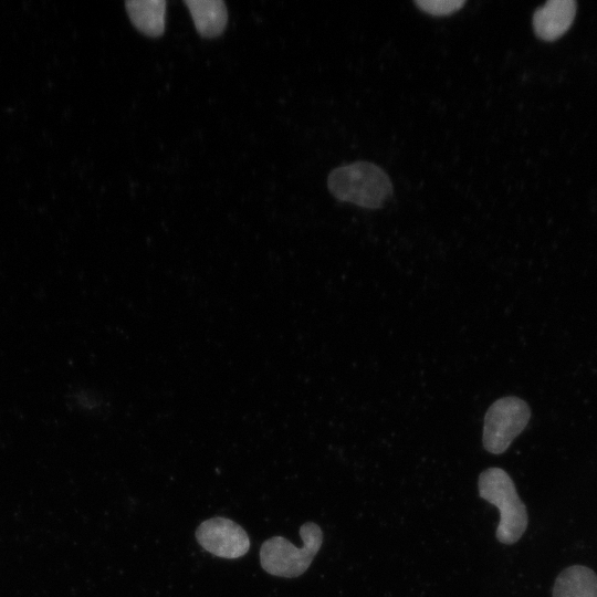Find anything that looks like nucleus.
Returning <instances> with one entry per match:
<instances>
[{
    "label": "nucleus",
    "mask_w": 597,
    "mask_h": 597,
    "mask_svg": "<svg viewBox=\"0 0 597 597\" xmlns=\"http://www.w3.org/2000/svg\"><path fill=\"white\" fill-rule=\"evenodd\" d=\"M553 597H597V575L587 566L573 565L556 578Z\"/></svg>",
    "instance_id": "8"
},
{
    "label": "nucleus",
    "mask_w": 597,
    "mask_h": 597,
    "mask_svg": "<svg viewBox=\"0 0 597 597\" xmlns=\"http://www.w3.org/2000/svg\"><path fill=\"white\" fill-rule=\"evenodd\" d=\"M465 3L464 0H417L415 4L422 11L432 15L451 14Z\"/></svg>",
    "instance_id": "10"
},
{
    "label": "nucleus",
    "mask_w": 597,
    "mask_h": 597,
    "mask_svg": "<svg viewBox=\"0 0 597 597\" xmlns=\"http://www.w3.org/2000/svg\"><path fill=\"white\" fill-rule=\"evenodd\" d=\"M196 538L202 548L222 558H239L250 548L243 527L221 516L203 521L196 530Z\"/></svg>",
    "instance_id": "5"
},
{
    "label": "nucleus",
    "mask_w": 597,
    "mask_h": 597,
    "mask_svg": "<svg viewBox=\"0 0 597 597\" xmlns=\"http://www.w3.org/2000/svg\"><path fill=\"white\" fill-rule=\"evenodd\" d=\"M333 196L364 208H380L391 196L388 175L377 165L356 161L334 169L327 179Z\"/></svg>",
    "instance_id": "1"
},
{
    "label": "nucleus",
    "mask_w": 597,
    "mask_h": 597,
    "mask_svg": "<svg viewBox=\"0 0 597 597\" xmlns=\"http://www.w3.org/2000/svg\"><path fill=\"white\" fill-rule=\"evenodd\" d=\"M198 33L214 38L223 32L228 22V11L221 0H185Z\"/></svg>",
    "instance_id": "7"
},
{
    "label": "nucleus",
    "mask_w": 597,
    "mask_h": 597,
    "mask_svg": "<svg viewBox=\"0 0 597 597\" xmlns=\"http://www.w3.org/2000/svg\"><path fill=\"white\" fill-rule=\"evenodd\" d=\"M478 486L480 496L499 509V542L516 543L526 531L528 516L511 476L503 469L489 468L480 474Z\"/></svg>",
    "instance_id": "2"
},
{
    "label": "nucleus",
    "mask_w": 597,
    "mask_h": 597,
    "mask_svg": "<svg viewBox=\"0 0 597 597\" xmlns=\"http://www.w3.org/2000/svg\"><path fill=\"white\" fill-rule=\"evenodd\" d=\"M126 11L137 30L149 36H159L165 30V0H132Z\"/></svg>",
    "instance_id": "9"
},
{
    "label": "nucleus",
    "mask_w": 597,
    "mask_h": 597,
    "mask_svg": "<svg viewBox=\"0 0 597 597\" xmlns=\"http://www.w3.org/2000/svg\"><path fill=\"white\" fill-rule=\"evenodd\" d=\"M575 13L576 3L573 0L547 1L533 15L534 31L538 38L553 41L568 30Z\"/></svg>",
    "instance_id": "6"
},
{
    "label": "nucleus",
    "mask_w": 597,
    "mask_h": 597,
    "mask_svg": "<svg viewBox=\"0 0 597 597\" xmlns=\"http://www.w3.org/2000/svg\"><path fill=\"white\" fill-rule=\"evenodd\" d=\"M531 418L528 405L517 397L500 398L484 418L483 446L495 454L504 452L524 430Z\"/></svg>",
    "instance_id": "4"
},
{
    "label": "nucleus",
    "mask_w": 597,
    "mask_h": 597,
    "mask_svg": "<svg viewBox=\"0 0 597 597\" xmlns=\"http://www.w3.org/2000/svg\"><path fill=\"white\" fill-rule=\"evenodd\" d=\"M303 546L297 547L282 536H273L261 545L260 563L262 568L274 576L294 578L310 567L323 543L321 527L306 522L300 528Z\"/></svg>",
    "instance_id": "3"
}]
</instances>
